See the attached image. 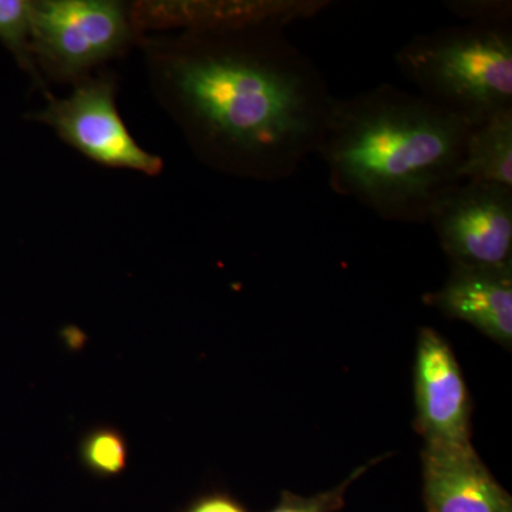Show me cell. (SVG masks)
I'll list each match as a JSON object with an SVG mask.
<instances>
[{
	"mask_svg": "<svg viewBox=\"0 0 512 512\" xmlns=\"http://www.w3.org/2000/svg\"><path fill=\"white\" fill-rule=\"evenodd\" d=\"M458 180L512 188V110L470 128Z\"/></svg>",
	"mask_w": 512,
	"mask_h": 512,
	"instance_id": "cell-11",
	"label": "cell"
},
{
	"mask_svg": "<svg viewBox=\"0 0 512 512\" xmlns=\"http://www.w3.org/2000/svg\"><path fill=\"white\" fill-rule=\"evenodd\" d=\"M86 458L101 473L116 474L126 464V447L114 433H100L87 443Z\"/></svg>",
	"mask_w": 512,
	"mask_h": 512,
	"instance_id": "cell-14",
	"label": "cell"
},
{
	"mask_svg": "<svg viewBox=\"0 0 512 512\" xmlns=\"http://www.w3.org/2000/svg\"><path fill=\"white\" fill-rule=\"evenodd\" d=\"M192 512H244L237 505L225 500H210L198 505Z\"/></svg>",
	"mask_w": 512,
	"mask_h": 512,
	"instance_id": "cell-16",
	"label": "cell"
},
{
	"mask_svg": "<svg viewBox=\"0 0 512 512\" xmlns=\"http://www.w3.org/2000/svg\"><path fill=\"white\" fill-rule=\"evenodd\" d=\"M427 224L451 264L512 265V188L453 185L433 202Z\"/></svg>",
	"mask_w": 512,
	"mask_h": 512,
	"instance_id": "cell-6",
	"label": "cell"
},
{
	"mask_svg": "<svg viewBox=\"0 0 512 512\" xmlns=\"http://www.w3.org/2000/svg\"><path fill=\"white\" fill-rule=\"evenodd\" d=\"M0 42L15 57L20 69L32 77L36 86L52 97L49 86L37 70L32 52V16L29 0H0Z\"/></svg>",
	"mask_w": 512,
	"mask_h": 512,
	"instance_id": "cell-12",
	"label": "cell"
},
{
	"mask_svg": "<svg viewBox=\"0 0 512 512\" xmlns=\"http://www.w3.org/2000/svg\"><path fill=\"white\" fill-rule=\"evenodd\" d=\"M323 0H256V2H141L131 5V16L140 35L165 28L201 30L225 26H288L309 19L328 8Z\"/></svg>",
	"mask_w": 512,
	"mask_h": 512,
	"instance_id": "cell-8",
	"label": "cell"
},
{
	"mask_svg": "<svg viewBox=\"0 0 512 512\" xmlns=\"http://www.w3.org/2000/svg\"><path fill=\"white\" fill-rule=\"evenodd\" d=\"M394 62L420 97L471 127L512 110L511 26L466 23L423 33Z\"/></svg>",
	"mask_w": 512,
	"mask_h": 512,
	"instance_id": "cell-3",
	"label": "cell"
},
{
	"mask_svg": "<svg viewBox=\"0 0 512 512\" xmlns=\"http://www.w3.org/2000/svg\"><path fill=\"white\" fill-rule=\"evenodd\" d=\"M335 497L312 498V500H296V498H289L286 503L281 507L276 508L272 512H326L329 507V501Z\"/></svg>",
	"mask_w": 512,
	"mask_h": 512,
	"instance_id": "cell-15",
	"label": "cell"
},
{
	"mask_svg": "<svg viewBox=\"0 0 512 512\" xmlns=\"http://www.w3.org/2000/svg\"><path fill=\"white\" fill-rule=\"evenodd\" d=\"M117 76L92 74L73 84L64 99H47V106L30 116L52 128L57 137L84 157L116 170L158 175L164 163L134 140L117 109Z\"/></svg>",
	"mask_w": 512,
	"mask_h": 512,
	"instance_id": "cell-5",
	"label": "cell"
},
{
	"mask_svg": "<svg viewBox=\"0 0 512 512\" xmlns=\"http://www.w3.org/2000/svg\"><path fill=\"white\" fill-rule=\"evenodd\" d=\"M448 318L464 320L505 348L512 343V265L451 264L439 291L424 298Z\"/></svg>",
	"mask_w": 512,
	"mask_h": 512,
	"instance_id": "cell-9",
	"label": "cell"
},
{
	"mask_svg": "<svg viewBox=\"0 0 512 512\" xmlns=\"http://www.w3.org/2000/svg\"><path fill=\"white\" fill-rule=\"evenodd\" d=\"M154 96L217 173L281 183L316 154L333 96L285 26L140 36Z\"/></svg>",
	"mask_w": 512,
	"mask_h": 512,
	"instance_id": "cell-1",
	"label": "cell"
},
{
	"mask_svg": "<svg viewBox=\"0 0 512 512\" xmlns=\"http://www.w3.org/2000/svg\"><path fill=\"white\" fill-rule=\"evenodd\" d=\"M417 427L429 447L471 444L470 403L453 350L436 330L419 333L416 359Z\"/></svg>",
	"mask_w": 512,
	"mask_h": 512,
	"instance_id": "cell-7",
	"label": "cell"
},
{
	"mask_svg": "<svg viewBox=\"0 0 512 512\" xmlns=\"http://www.w3.org/2000/svg\"><path fill=\"white\" fill-rule=\"evenodd\" d=\"M32 52L47 83H77L140 39L131 5L116 0L30 2Z\"/></svg>",
	"mask_w": 512,
	"mask_h": 512,
	"instance_id": "cell-4",
	"label": "cell"
},
{
	"mask_svg": "<svg viewBox=\"0 0 512 512\" xmlns=\"http://www.w3.org/2000/svg\"><path fill=\"white\" fill-rule=\"evenodd\" d=\"M470 128L419 94L383 83L333 97L316 154L336 194L380 220L423 225L433 202L460 183Z\"/></svg>",
	"mask_w": 512,
	"mask_h": 512,
	"instance_id": "cell-2",
	"label": "cell"
},
{
	"mask_svg": "<svg viewBox=\"0 0 512 512\" xmlns=\"http://www.w3.org/2000/svg\"><path fill=\"white\" fill-rule=\"evenodd\" d=\"M446 8L474 25L511 26L512 3L501 0H451Z\"/></svg>",
	"mask_w": 512,
	"mask_h": 512,
	"instance_id": "cell-13",
	"label": "cell"
},
{
	"mask_svg": "<svg viewBox=\"0 0 512 512\" xmlns=\"http://www.w3.org/2000/svg\"><path fill=\"white\" fill-rule=\"evenodd\" d=\"M429 512H512L510 494L478 458L473 444L423 451Z\"/></svg>",
	"mask_w": 512,
	"mask_h": 512,
	"instance_id": "cell-10",
	"label": "cell"
}]
</instances>
